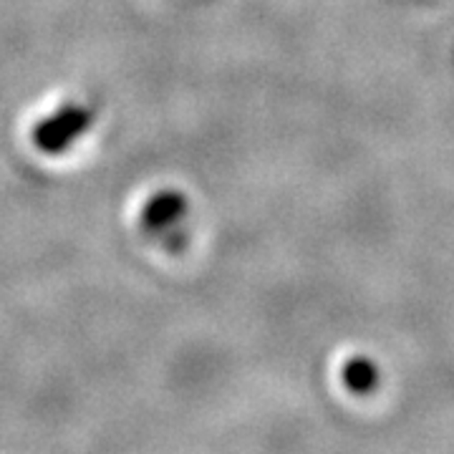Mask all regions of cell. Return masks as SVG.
Returning <instances> with one entry per match:
<instances>
[{
    "label": "cell",
    "instance_id": "obj_1",
    "mask_svg": "<svg viewBox=\"0 0 454 454\" xmlns=\"http://www.w3.org/2000/svg\"><path fill=\"white\" fill-rule=\"evenodd\" d=\"M343 381L346 387L356 394H366L376 387L379 381V372L369 358H351L346 366H343Z\"/></svg>",
    "mask_w": 454,
    "mask_h": 454
}]
</instances>
